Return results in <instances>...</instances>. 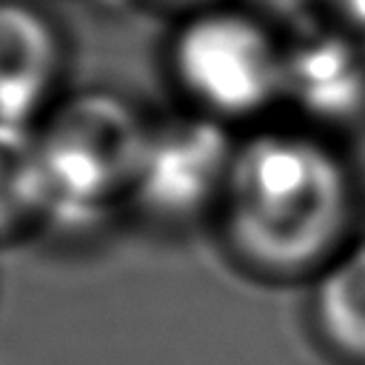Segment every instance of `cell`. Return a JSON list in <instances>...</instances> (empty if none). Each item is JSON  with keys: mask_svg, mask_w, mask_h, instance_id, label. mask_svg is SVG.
Instances as JSON below:
<instances>
[{"mask_svg": "<svg viewBox=\"0 0 365 365\" xmlns=\"http://www.w3.org/2000/svg\"><path fill=\"white\" fill-rule=\"evenodd\" d=\"M282 51L245 14L205 11L188 20L171 46L185 91L214 114H251L282 94Z\"/></svg>", "mask_w": 365, "mask_h": 365, "instance_id": "cell-3", "label": "cell"}, {"mask_svg": "<svg viewBox=\"0 0 365 365\" xmlns=\"http://www.w3.org/2000/svg\"><path fill=\"white\" fill-rule=\"evenodd\" d=\"M222 194L234 245L274 271L305 268L331 251L351 208L336 154L299 134H259L240 145Z\"/></svg>", "mask_w": 365, "mask_h": 365, "instance_id": "cell-1", "label": "cell"}, {"mask_svg": "<svg viewBox=\"0 0 365 365\" xmlns=\"http://www.w3.org/2000/svg\"><path fill=\"white\" fill-rule=\"evenodd\" d=\"M322 334L345 354L365 356V242L345 254L317 288Z\"/></svg>", "mask_w": 365, "mask_h": 365, "instance_id": "cell-8", "label": "cell"}, {"mask_svg": "<svg viewBox=\"0 0 365 365\" xmlns=\"http://www.w3.org/2000/svg\"><path fill=\"white\" fill-rule=\"evenodd\" d=\"M60 68L63 40L51 17L26 0H0V120L34 125Z\"/></svg>", "mask_w": 365, "mask_h": 365, "instance_id": "cell-5", "label": "cell"}, {"mask_svg": "<svg viewBox=\"0 0 365 365\" xmlns=\"http://www.w3.org/2000/svg\"><path fill=\"white\" fill-rule=\"evenodd\" d=\"M234 154L225 128L208 117H182L148 128L131 194L157 217H191L225 191Z\"/></svg>", "mask_w": 365, "mask_h": 365, "instance_id": "cell-4", "label": "cell"}, {"mask_svg": "<svg viewBox=\"0 0 365 365\" xmlns=\"http://www.w3.org/2000/svg\"><path fill=\"white\" fill-rule=\"evenodd\" d=\"M282 94L322 120H351L365 108V57L336 34L305 40L282 57Z\"/></svg>", "mask_w": 365, "mask_h": 365, "instance_id": "cell-6", "label": "cell"}, {"mask_svg": "<svg viewBox=\"0 0 365 365\" xmlns=\"http://www.w3.org/2000/svg\"><path fill=\"white\" fill-rule=\"evenodd\" d=\"M48 177V220L71 228L94 222L114 197L134 188L148 128L134 108L103 91L51 106L37 125Z\"/></svg>", "mask_w": 365, "mask_h": 365, "instance_id": "cell-2", "label": "cell"}, {"mask_svg": "<svg viewBox=\"0 0 365 365\" xmlns=\"http://www.w3.org/2000/svg\"><path fill=\"white\" fill-rule=\"evenodd\" d=\"M354 23H359V26H365V0H334Z\"/></svg>", "mask_w": 365, "mask_h": 365, "instance_id": "cell-9", "label": "cell"}, {"mask_svg": "<svg viewBox=\"0 0 365 365\" xmlns=\"http://www.w3.org/2000/svg\"><path fill=\"white\" fill-rule=\"evenodd\" d=\"M48 177L37 125L0 120V240L48 220Z\"/></svg>", "mask_w": 365, "mask_h": 365, "instance_id": "cell-7", "label": "cell"}]
</instances>
